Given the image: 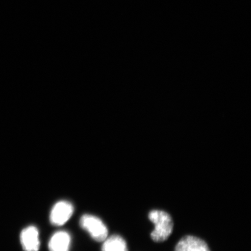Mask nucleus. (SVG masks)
Segmentation results:
<instances>
[{
    "mask_svg": "<svg viewBox=\"0 0 251 251\" xmlns=\"http://www.w3.org/2000/svg\"><path fill=\"white\" fill-rule=\"evenodd\" d=\"M20 241L25 251H39L40 241L38 228L34 226L24 228L20 235Z\"/></svg>",
    "mask_w": 251,
    "mask_h": 251,
    "instance_id": "20e7f679",
    "label": "nucleus"
},
{
    "mask_svg": "<svg viewBox=\"0 0 251 251\" xmlns=\"http://www.w3.org/2000/svg\"><path fill=\"white\" fill-rule=\"evenodd\" d=\"M149 219L154 225L151 238L155 242H164L171 236L174 230V222L168 212L161 210H152L149 213Z\"/></svg>",
    "mask_w": 251,
    "mask_h": 251,
    "instance_id": "f257e3e1",
    "label": "nucleus"
},
{
    "mask_svg": "<svg viewBox=\"0 0 251 251\" xmlns=\"http://www.w3.org/2000/svg\"><path fill=\"white\" fill-rule=\"evenodd\" d=\"M175 251H211V250L201 238L188 235L178 241Z\"/></svg>",
    "mask_w": 251,
    "mask_h": 251,
    "instance_id": "39448f33",
    "label": "nucleus"
},
{
    "mask_svg": "<svg viewBox=\"0 0 251 251\" xmlns=\"http://www.w3.org/2000/svg\"><path fill=\"white\" fill-rule=\"evenodd\" d=\"M74 212V207L67 201H60L52 207L50 214L51 224L56 226H61L71 219Z\"/></svg>",
    "mask_w": 251,
    "mask_h": 251,
    "instance_id": "7ed1b4c3",
    "label": "nucleus"
},
{
    "mask_svg": "<svg viewBox=\"0 0 251 251\" xmlns=\"http://www.w3.org/2000/svg\"><path fill=\"white\" fill-rule=\"evenodd\" d=\"M103 242L102 251H128L126 242L120 235H113Z\"/></svg>",
    "mask_w": 251,
    "mask_h": 251,
    "instance_id": "0eeeda50",
    "label": "nucleus"
},
{
    "mask_svg": "<svg viewBox=\"0 0 251 251\" xmlns=\"http://www.w3.org/2000/svg\"><path fill=\"white\" fill-rule=\"evenodd\" d=\"M80 225L96 241L102 242L108 237L107 227L101 219L96 216L83 215L80 220Z\"/></svg>",
    "mask_w": 251,
    "mask_h": 251,
    "instance_id": "f03ea898",
    "label": "nucleus"
},
{
    "mask_svg": "<svg viewBox=\"0 0 251 251\" xmlns=\"http://www.w3.org/2000/svg\"><path fill=\"white\" fill-rule=\"evenodd\" d=\"M71 244V235L65 231H58L50 238L49 249L50 251H69Z\"/></svg>",
    "mask_w": 251,
    "mask_h": 251,
    "instance_id": "423d86ee",
    "label": "nucleus"
}]
</instances>
